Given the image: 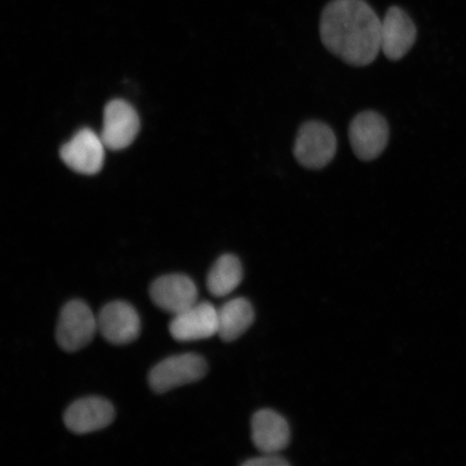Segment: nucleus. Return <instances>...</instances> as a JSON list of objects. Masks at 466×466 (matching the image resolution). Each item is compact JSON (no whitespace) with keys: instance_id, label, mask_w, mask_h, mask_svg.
Masks as SVG:
<instances>
[{"instance_id":"nucleus-1","label":"nucleus","mask_w":466,"mask_h":466,"mask_svg":"<svg viewBox=\"0 0 466 466\" xmlns=\"http://www.w3.org/2000/svg\"><path fill=\"white\" fill-rule=\"evenodd\" d=\"M325 48L355 67L370 66L381 51V20L364 0H333L319 22Z\"/></svg>"},{"instance_id":"nucleus-2","label":"nucleus","mask_w":466,"mask_h":466,"mask_svg":"<svg viewBox=\"0 0 466 466\" xmlns=\"http://www.w3.org/2000/svg\"><path fill=\"white\" fill-rule=\"evenodd\" d=\"M337 153L336 134L322 121L305 122L297 133L293 154L297 162L309 170L329 166Z\"/></svg>"},{"instance_id":"nucleus-3","label":"nucleus","mask_w":466,"mask_h":466,"mask_svg":"<svg viewBox=\"0 0 466 466\" xmlns=\"http://www.w3.org/2000/svg\"><path fill=\"white\" fill-rule=\"evenodd\" d=\"M97 319L83 300H72L63 307L56 326V342L66 352H76L93 340Z\"/></svg>"},{"instance_id":"nucleus-4","label":"nucleus","mask_w":466,"mask_h":466,"mask_svg":"<svg viewBox=\"0 0 466 466\" xmlns=\"http://www.w3.org/2000/svg\"><path fill=\"white\" fill-rule=\"evenodd\" d=\"M208 363L200 355L186 353L161 360L148 376L149 386L158 394L201 380L207 375Z\"/></svg>"},{"instance_id":"nucleus-5","label":"nucleus","mask_w":466,"mask_h":466,"mask_svg":"<svg viewBox=\"0 0 466 466\" xmlns=\"http://www.w3.org/2000/svg\"><path fill=\"white\" fill-rule=\"evenodd\" d=\"M390 137L388 121L374 110L355 116L349 127V141L355 156L362 161H372L387 148Z\"/></svg>"},{"instance_id":"nucleus-6","label":"nucleus","mask_w":466,"mask_h":466,"mask_svg":"<svg viewBox=\"0 0 466 466\" xmlns=\"http://www.w3.org/2000/svg\"><path fill=\"white\" fill-rule=\"evenodd\" d=\"M168 330L177 341L212 338L218 334V309L207 301L196 302L194 306L175 314Z\"/></svg>"},{"instance_id":"nucleus-7","label":"nucleus","mask_w":466,"mask_h":466,"mask_svg":"<svg viewBox=\"0 0 466 466\" xmlns=\"http://www.w3.org/2000/svg\"><path fill=\"white\" fill-rule=\"evenodd\" d=\"M97 328L112 345H129L141 333V319L132 305L126 301H113L98 313Z\"/></svg>"},{"instance_id":"nucleus-8","label":"nucleus","mask_w":466,"mask_h":466,"mask_svg":"<svg viewBox=\"0 0 466 466\" xmlns=\"http://www.w3.org/2000/svg\"><path fill=\"white\" fill-rule=\"evenodd\" d=\"M105 146L101 134L91 129H81L71 141L63 145L61 158L75 172L86 175L102 170L105 160Z\"/></svg>"},{"instance_id":"nucleus-9","label":"nucleus","mask_w":466,"mask_h":466,"mask_svg":"<svg viewBox=\"0 0 466 466\" xmlns=\"http://www.w3.org/2000/svg\"><path fill=\"white\" fill-rule=\"evenodd\" d=\"M139 118L132 105L124 100L109 102L104 110L101 137L106 148L125 149L136 139Z\"/></svg>"},{"instance_id":"nucleus-10","label":"nucleus","mask_w":466,"mask_h":466,"mask_svg":"<svg viewBox=\"0 0 466 466\" xmlns=\"http://www.w3.org/2000/svg\"><path fill=\"white\" fill-rule=\"evenodd\" d=\"M115 419V408L109 400L90 396L74 401L64 413V423L78 435L96 432L108 427Z\"/></svg>"},{"instance_id":"nucleus-11","label":"nucleus","mask_w":466,"mask_h":466,"mask_svg":"<svg viewBox=\"0 0 466 466\" xmlns=\"http://www.w3.org/2000/svg\"><path fill=\"white\" fill-rule=\"evenodd\" d=\"M417 39V28L410 15L399 7L387 11L381 20V52L390 61H400Z\"/></svg>"},{"instance_id":"nucleus-12","label":"nucleus","mask_w":466,"mask_h":466,"mask_svg":"<svg viewBox=\"0 0 466 466\" xmlns=\"http://www.w3.org/2000/svg\"><path fill=\"white\" fill-rule=\"evenodd\" d=\"M150 299L162 311L173 316L198 302V289L185 275H167L157 279L149 289Z\"/></svg>"},{"instance_id":"nucleus-13","label":"nucleus","mask_w":466,"mask_h":466,"mask_svg":"<svg viewBox=\"0 0 466 466\" xmlns=\"http://www.w3.org/2000/svg\"><path fill=\"white\" fill-rule=\"evenodd\" d=\"M252 439L262 453H279L290 441L289 425L277 411L261 410L252 419Z\"/></svg>"},{"instance_id":"nucleus-14","label":"nucleus","mask_w":466,"mask_h":466,"mask_svg":"<svg viewBox=\"0 0 466 466\" xmlns=\"http://www.w3.org/2000/svg\"><path fill=\"white\" fill-rule=\"evenodd\" d=\"M254 319V308L248 299L238 297L227 301L218 309V335L225 342L235 341L246 333Z\"/></svg>"},{"instance_id":"nucleus-15","label":"nucleus","mask_w":466,"mask_h":466,"mask_svg":"<svg viewBox=\"0 0 466 466\" xmlns=\"http://www.w3.org/2000/svg\"><path fill=\"white\" fill-rule=\"evenodd\" d=\"M243 279L240 259L232 254H225L215 261L207 279V287L214 297H225L232 293Z\"/></svg>"},{"instance_id":"nucleus-16","label":"nucleus","mask_w":466,"mask_h":466,"mask_svg":"<svg viewBox=\"0 0 466 466\" xmlns=\"http://www.w3.org/2000/svg\"><path fill=\"white\" fill-rule=\"evenodd\" d=\"M244 466H288L289 463L287 460L279 456L278 453H264L261 457L249 459L243 462Z\"/></svg>"}]
</instances>
